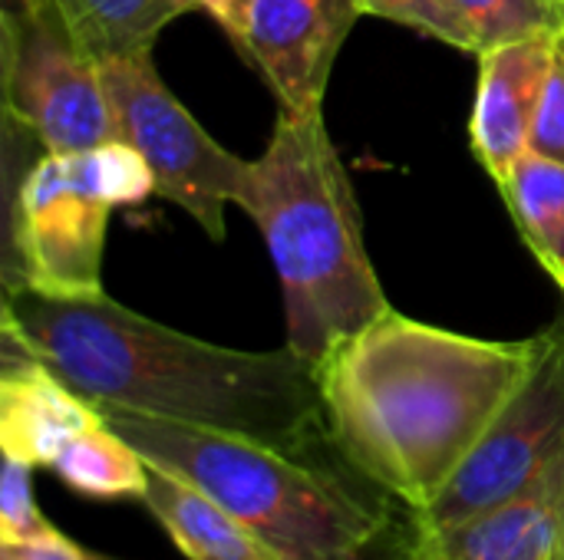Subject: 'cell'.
<instances>
[{"instance_id": "1", "label": "cell", "mask_w": 564, "mask_h": 560, "mask_svg": "<svg viewBox=\"0 0 564 560\" xmlns=\"http://www.w3.org/2000/svg\"><path fill=\"white\" fill-rule=\"evenodd\" d=\"M0 333L99 409L228 432L317 459L334 446L317 373L291 347L235 350L149 320L106 290H3Z\"/></svg>"}, {"instance_id": "2", "label": "cell", "mask_w": 564, "mask_h": 560, "mask_svg": "<svg viewBox=\"0 0 564 560\" xmlns=\"http://www.w3.org/2000/svg\"><path fill=\"white\" fill-rule=\"evenodd\" d=\"M542 333L479 340L390 307L317 366L327 429L350 472L426 512L529 376Z\"/></svg>"}, {"instance_id": "3", "label": "cell", "mask_w": 564, "mask_h": 560, "mask_svg": "<svg viewBox=\"0 0 564 560\" xmlns=\"http://www.w3.org/2000/svg\"><path fill=\"white\" fill-rule=\"evenodd\" d=\"M238 208L258 224L274 261L288 347L311 366L393 307L367 251L360 201L324 112H278Z\"/></svg>"}, {"instance_id": "4", "label": "cell", "mask_w": 564, "mask_h": 560, "mask_svg": "<svg viewBox=\"0 0 564 560\" xmlns=\"http://www.w3.org/2000/svg\"><path fill=\"white\" fill-rule=\"evenodd\" d=\"M102 416L145 462L212 495L281 560H364L390 525L373 492L317 459L135 413Z\"/></svg>"}, {"instance_id": "5", "label": "cell", "mask_w": 564, "mask_h": 560, "mask_svg": "<svg viewBox=\"0 0 564 560\" xmlns=\"http://www.w3.org/2000/svg\"><path fill=\"white\" fill-rule=\"evenodd\" d=\"M149 195L155 178L122 139L46 152L33 132L3 119V290L99 294L109 215Z\"/></svg>"}, {"instance_id": "6", "label": "cell", "mask_w": 564, "mask_h": 560, "mask_svg": "<svg viewBox=\"0 0 564 560\" xmlns=\"http://www.w3.org/2000/svg\"><path fill=\"white\" fill-rule=\"evenodd\" d=\"M3 119L33 132L46 152H83L116 139L102 63L56 0L0 7Z\"/></svg>"}, {"instance_id": "7", "label": "cell", "mask_w": 564, "mask_h": 560, "mask_svg": "<svg viewBox=\"0 0 564 560\" xmlns=\"http://www.w3.org/2000/svg\"><path fill=\"white\" fill-rule=\"evenodd\" d=\"M116 139L132 145L155 195L185 208L212 241H225V208L238 205L251 162L218 145L162 83L152 56L102 59Z\"/></svg>"}, {"instance_id": "8", "label": "cell", "mask_w": 564, "mask_h": 560, "mask_svg": "<svg viewBox=\"0 0 564 560\" xmlns=\"http://www.w3.org/2000/svg\"><path fill=\"white\" fill-rule=\"evenodd\" d=\"M564 449V323L542 333V350L469 452L443 495L416 515L423 528L476 518L532 485Z\"/></svg>"}, {"instance_id": "9", "label": "cell", "mask_w": 564, "mask_h": 560, "mask_svg": "<svg viewBox=\"0 0 564 560\" xmlns=\"http://www.w3.org/2000/svg\"><path fill=\"white\" fill-rule=\"evenodd\" d=\"M357 0H251L241 53L258 66L278 112L317 116L354 23Z\"/></svg>"}, {"instance_id": "10", "label": "cell", "mask_w": 564, "mask_h": 560, "mask_svg": "<svg viewBox=\"0 0 564 560\" xmlns=\"http://www.w3.org/2000/svg\"><path fill=\"white\" fill-rule=\"evenodd\" d=\"M564 548V449L519 495L443 528L416 525L413 560H558Z\"/></svg>"}, {"instance_id": "11", "label": "cell", "mask_w": 564, "mask_h": 560, "mask_svg": "<svg viewBox=\"0 0 564 560\" xmlns=\"http://www.w3.org/2000/svg\"><path fill=\"white\" fill-rule=\"evenodd\" d=\"M555 36H525L479 53V83L469 116V145L492 182L532 149Z\"/></svg>"}, {"instance_id": "12", "label": "cell", "mask_w": 564, "mask_h": 560, "mask_svg": "<svg viewBox=\"0 0 564 560\" xmlns=\"http://www.w3.org/2000/svg\"><path fill=\"white\" fill-rule=\"evenodd\" d=\"M0 452L33 469H53L79 432L102 422V409L10 333H0Z\"/></svg>"}, {"instance_id": "13", "label": "cell", "mask_w": 564, "mask_h": 560, "mask_svg": "<svg viewBox=\"0 0 564 560\" xmlns=\"http://www.w3.org/2000/svg\"><path fill=\"white\" fill-rule=\"evenodd\" d=\"M139 502L188 560H281L212 495L152 462L149 485Z\"/></svg>"}, {"instance_id": "14", "label": "cell", "mask_w": 564, "mask_h": 560, "mask_svg": "<svg viewBox=\"0 0 564 560\" xmlns=\"http://www.w3.org/2000/svg\"><path fill=\"white\" fill-rule=\"evenodd\" d=\"M496 188L522 244L564 294V162L529 149Z\"/></svg>"}, {"instance_id": "15", "label": "cell", "mask_w": 564, "mask_h": 560, "mask_svg": "<svg viewBox=\"0 0 564 560\" xmlns=\"http://www.w3.org/2000/svg\"><path fill=\"white\" fill-rule=\"evenodd\" d=\"M89 46L102 59L152 56L162 30L182 13H195V0H56Z\"/></svg>"}, {"instance_id": "16", "label": "cell", "mask_w": 564, "mask_h": 560, "mask_svg": "<svg viewBox=\"0 0 564 560\" xmlns=\"http://www.w3.org/2000/svg\"><path fill=\"white\" fill-rule=\"evenodd\" d=\"M53 472L86 498H142L149 462L106 422L79 432L53 462Z\"/></svg>"}, {"instance_id": "17", "label": "cell", "mask_w": 564, "mask_h": 560, "mask_svg": "<svg viewBox=\"0 0 564 560\" xmlns=\"http://www.w3.org/2000/svg\"><path fill=\"white\" fill-rule=\"evenodd\" d=\"M453 3L469 23L479 53L512 40L555 36L564 30V0H453Z\"/></svg>"}, {"instance_id": "18", "label": "cell", "mask_w": 564, "mask_h": 560, "mask_svg": "<svg viewBox=\"0 0 564 560\" xmlns=\"http://www.w3.org/2000/svg\"><path fill=\"white\" fill-rule=\"evenodd\" d=\"M364 13L403 23L423 36H433L440 43H449L463 53H479L476 36L469 30V23L463 20V13L456 10L453 0H357Z\"/></svg>"}, {"instance_id": "19", "label": "cell", "mask_w": 564, "mask_h": 560, "mask_svg": "<svg viewBox=\"0 0 564 560\" xmlns=\"http://www.w3.org/2000/svg\"><path fill=\"white\" fill-rule=\"evenodd\" d=\"M53 528L33 498V465L3 455L0 482V545H20Z\"/></svg>"}, {"instance_id": "20", "label": "cell", "mask_w": 564, "mask_h": 560, "mask_svg": "<svg viewBox=\"0 0 564 560\" xmlns=\"http://www.w3.org/2000/svg\"><path fill=\"white\" fill-rule=\"evenodd\" d=\"M532 152L564 162V30L555 33L552 69H549L542 109L535 119V132H532Z\"/></svg>"}, {"instance_id": "21", "label": "cell", "mask_w": 564, "mask_h": 560, "mask_svg": "<svg viewBox=\"0 0 564 560\" xmlns=\"http://www.w3.org/2000/svg\"><path fill=\"white\" fill-rule=\"evenodd\" d=\"M0 560H116L102 558L96 551H86L73 538H66L56 528H46L43 535L20 541V545H0Z\"/></svg>"}, {"instance_id": "22", "label": "cell", "mask_w": 564, "mask_h": 560, "mask_svg": "<svg viewBox=\"0 0 564 560\" xmlns=\"http://www.w3.org/2000/svg\"><path fill=\"white\" fill-rule=\"evenodd\" d=\"M195 7H198L202 13H208V17L235 40V46L241 50L245 23H248V3H245V0H195Z\"/></svg>"}, {"instance_id": "23", "label": "cell", "mask_w": 564, "mask_h": 560, "mask_svg": "<svg viewBox=\"0 0 564 560\" xmlns=\"http://www.w3.org/2000/svg\"><path fill=\"white\" fill-rule=\"evenodd\" d=\"M397 560H413V558H410V554H403V558H397Z\"/></svg>"}, {"instance_id": "24", "label": "cell", "mask_w": 564, "mask_h": 560, "mask_svg": "<svg viewBox=\"0 0 564 560\" xmlns=\"http://www.w3.org/2000/svg\"><path fill=\"white\" fill-rule=\"evenodd\" d=\"M558 560H564V548H562V558H558Z\"/></svg>"}, {"instance_id": "25", "label": "cell", "mask_w": 564, "mask_h": 560, "mask_svg": "<svg viewBox=\"0 0 564 560\" xmlns=\"http://www.w3.org/2000/svg\"><path fill=\"white\" fill-rule=\"evenodd\" d=\"M245 3H251V0H245Z\"/></svg>"}]
</instances>
